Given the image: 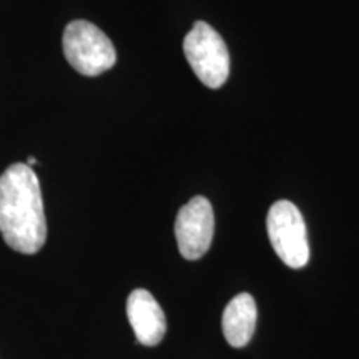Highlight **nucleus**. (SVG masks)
I'll use <instances>...</instances> for the list:
<instances>
[{
  "label": "nucleus",
  "instance_id": "423d86ee",
  "mask_svg": "<svg viewBox=\"0 0 359 359\" xmlns=\"http://www.w3.org/2000/svg\"><path fill=\"white\" fill-rule=\"evenodd\" d=\"M127 316L138 343L156 346L167 333L165 313L154 294L147 290H133L127 299Z\"/></svg>",
  "mask_w": 359,
  "mask_h": 359
},
{
  "label": "nucleus",
  "instance_id": "f03ea898",
  "mask_svg": "<svg viewBox=\"0 0 359 359\" xmlns=\"http://www.w3.org/2000/svg\"><path fill=\"white\" fill-rule=\"evenodd\" d=\"M64 55L69 64L85 77H97L116 62L111 40L87 20H74L64 30Z\"/></svg>",
  "mask_w": 359,
  "mask_h": 359
},
{
  "label": "nucleus",
  "instance_id": "7ed1b4c3",
  "mask_svg": "<svg viewBox=\"0 0 359 359\" xmlns=\"http://www.w3.org/2000/svg\"><path fill=\"white\" fill-rule=\"evenodd\" d=\"M183 52L191 70L208 88H219L230 75V53L217 30L206 22H195L183 40Z\"/></svg>",
  "mask_w": 359,
  "mask_h": 359
},
{
  "label": "nucleus",
  "instance_id": "39448f33",
  "mask_svg": "<svg viewBox=\"0 0 359 359\" xmlns=\"http://www.w3.org/2000/svg\"><path fill=\"white\" fill-rule=\"evenodd\" d=\"M215 215L205 196H195L180 208L175 222V236L183 258L200 259L213 241Z\"/></svg>",
  "mask_w": 359,
  "mask_h": 359
},
{
  "label": "nucleus",
  "instance_id": "f257e3e1",
  "mask_svg": "<svg viewBox=\"0 0 359 359\" xmlns=\"http://www.w3.org/2000/svg\"><path fill=\"white\" fill-rule=\"evenodd\" d=\"M0 233L24 255L39 253L47 240L40 182L27 163L11 165L0 177Z\"/></svg>",
  "mask_w": 359,
  "mask_h": 359
},
{
  "label": "nucleus",
  "instance_id": "20e7f679",
  "mask_svg": "<svg viewBox=\"0 0 359 359\" xmlns=\"http://www.w3.org/2000/svg\"><path fill=\"white\" fill-rule=\"evenodd\" d=\"M268 236L273 250L286 266L299 269L309 262V245L303 215L291 201L280 200L269 208Z\"/></svg>",
  "mask_w": 359,
  "mask_h": 359
},
{
  "label": "nucleus",
  "instance_id": "6e6552de",
  "mask_svg": "<svg viewBox=\"0 0 359 359\" xmlns=\"http://www.w3.org/2000/svg\"><path fill=\"white\" fill-rule=\"evenodd\" d=\"M35 163H37V160H35L34 156H30L29 161H27V165H29V167H32V165H35Z\"/></svg>",
  "mask_w": 359,
  "mask_h": 359
},
{
  "label": "nucleus",
  "instance_id": "0eeeda50",
  "mask_svg": "<svg viewBox=\"0 0 359 359\" xmlns=\"http://www.w3.org/2000/svg\"><path fill=\"white\" fill-rule=\"evenodd\" d=\"M257 303L253 296L240 293L226 304L223 311V334L233 348H243L253 338L257 327Z\"/></svg>",
  "mask_w": 359,
  "mask_h": 359
}]
</instances>
